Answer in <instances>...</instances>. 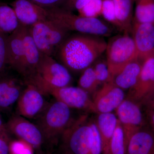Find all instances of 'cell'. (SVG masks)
<instances>
[{
	"label": "cell",
	"instance_id": "34",
	"mask_svg": "<svg viewBox=\"0 0 154 154\" xmlns=\"http://www.w3.org/2000/svg\"><path fill=\"white\" fill-rule=\"evenodd\" d=\"M38 6L45 8L60 7L64 0H30Z\"/></svg>",
	"mask_w": 154,
	"mask_h": 154
},
{
	"label": "cell",
	"instance_id": "8",
	"mask_svg": "<svg viewBox=\"0 0 154 154\" xmlns=\"http://www.w3.org/2000/svg\"><path fill=\"white\" fill-rule=\"evenodd\" d=\"M54 58L42 54L36 73L31 77H37L55 87L71 86L73 79L70 72Z\"/></svg>",
	"mask_w": 154,
	"mask_h": 154
},
{
	"label": "cell",
	"instance_id": "39",
	"mask_svg": "<svg viewBox=\"0 0 154 154\" xmlns=\"http://www.w3.org/2000/svg\"><path fill=\"white\" fill-rule=\"evenodd\" d=\"M0 4H1V3H0Z\"/></svg>",
	"mask_w": 154,
	"mask_h": 154
},
{
	"label": "cell",
	"instance_id": "24",
	"mask_svg": "<svg viewBox=\"0 0 154 154\" xmlns=\"http://www.w3.org/2000/svg\"><path fill=\"white\" fill-rule=\"evenodd\" d=\"M133 22L154 23V0H135Z\"/></svg>",
	"mask_w": 154,
	"mask_h": 154
},
{
	"label": "cell",
	"instance_id": "2",
	"mask_svg": "<svg viewBox=\"0 0 154 154\" xmlns=\"http://www.w3.org/2000/svg\"><path fill=\"white\" fill-rule=\"evenodd\" d=\"M48 19L54 21L70 31L105 37L113 34L115 28L103 19L75 15L59 7L46 8Z\"/></svg>",
	"mask_w": 154,
	"mask_h": 154
},
{
	"label": "cell",
	"instance_id": "5",
	"mask_svg": "<svg viewBox=\"0 0 154 154\" xmlns=\"http://www.w3.org/2000/svg\"><path fill=\"white\" fill-rule=\"evenodd\" d=\"M28 28L41 53L53 57L70 33L48 19L37 22Z\"/></svg>",
	"mask_w": 154,
	"mask_h": 154
},
{
	"label": "cell",
	"instance_id": "12",
	"mask_svg": "<svg viewBox=\"0 0 154 154\" xmlns=\"http://www.w3.org/2000/svg\"><path fill=\"white\" fill-rule=\"evenodd\" d=\"M92 99L97 113H112L124 101L125 94L123 90L111 81L98 89Z\"/></svg>",
	"mask_w": 154,
	"mask_h": 154
},
{
	"label": "cell",
	"instance_id": "13",
	"mask_svg": "<svg viewBox=\"0 0 154 154\" xmlns=\"http://www.w3.org/2000/svg\"><path fill=\"white\" fill-rule=\"evenodd\" d=\"M5 127L7 131L25 141L33 147L40 146L44 140L38 126L18 114L10 118Z\"/></svg>",
	"mask_w": 154,
	"mask_h": 154
},
{
	"label": "cell",
	"instance_id": "35",
	"mask_svg": "<svg viewBox=\"0 0 154 154\" xmlns=\"http://www.w3.org/2000/svg\"><path fill=\"white\" fill-rule=\"evenodd\" d=\"M6 134L7 132L0 134V154H8L10 150L9 146L4 137Z\"/></svg>",
	"mask_w": 154,
	"mask_h": 154
},
{
	"label": "cell",
	"instance_id": "3",
	"mask_svg": "<svg viewBox=\"0 0 154 154\" xmlns=\"http://www.w3.org/2000/svg\"><path fill=\"white\" fill-rule=\"evenodd\" d=\"M44 140L54 142L62 136L74 120L71 108L55 100L46 104L35 119Z\"/></svg>",
	"mask_w": 154,
	"mask_h": 154
},
{
	"label": "cell",
	"instance_id": "38",
	"mask_svg": "<svg viewBox=\"0 0 154 154\" xmlns=\"http://www.w3.org/2000/svg\"><path fill=\"white\" fill-rule=\"evenodd\" d=\"M7 131H8L6 129L5 125L4 124L2 120L0 117V134L6 132Z\"/></svg>",
	"mask_w": 154,
	"mask_h": 154
},
{
	"label": "cell",
	"instance_id": "16",
	"mask_svg": "<svg viewBox=\"0 0 154 154\" xmlns=\"http://www.w3.org/2000/svg\"><path fill=\"white\" fill-rule=\"evenodd\" d=\"M26 83L23 78L9 75H0V109H7L17 102Z\"/></svg>",
	"mask_w": 154,
	"mask_h": 154
},
{
	"label": "cell",
	"instance_id": "27",
	"mask_svg": "<svg viewBox=\"0 0 154 154\" xmlns=\"http://www.w3.org/2000/svg\"><path fill=\"white\" fill-rule=\"evenodd\" d=\"M101 16L103 20L112 25L118 30V25L116 19L115 6L113 0H102Z\"/></svg>",
	"mask_w": 154,
	"mask_h": 154
},
{
	"label": "cell",
	"instance_id": "36",
	"mask_svg": "<svg viewBox=\"0 0 154 154\" xmlns=\"http://www.w3.org/2000/svg\"><path fill=\"white\" fill-rule=\"evenodd\" d=\"M146 113L149 124L151 128L152 131L154 133V110L147 108Z\"/></svg>",
	"mask_w": 154,
	"mask_h": 154
},
{
	"label": "cell",
	"instance_id": "33",
	"mask_svg": "<svg viewBox=\"0 0 154 154\" xmlns=\"http://www.w3.org/2000/svg\"><path fill=\"white\" fill-rule=\"evenodd\" d=\"M92 0H64L60 8L65 11L73 13L83 8Z\"/></svg>",
	"mask_w": 154,
	"mask_h": 154
},
{
	"label": "cell",
	"instance_id": "31",
	"mask_svg": "<svg viewBox=\"0 0 154 154\" xmlns=\"http://www.w3.org/2000/svg\"><path fill=\"white\" fill-rule=\"evenodd\" d=\"M33 147L30 144L20 139L12 142L9 149L12 154H33Z\"/></svg>",
	"mask_w": 154,
	"mask_h": 154
},
{
	"label": "cell",
	"instance_id": "19",
	"mask_svg": "<svg viewBox=\"0 0 154 154\" xmlns=\"http://www.w3.org/2000/svg\"><path fill=\"white\" fill-rule=\"evenodd\" d=\"M145 127L130 138L126 154H154V133Z\"/></svg>",
	"mask_w": 154,
	"mask_h": 154
},
{
	"label": "cell",
	"instance_id": "18",
	"mask_svg": "<svg viewBox=\"0 0 154 154\" xmlns=\"http://www.w3.org/2000/svg\"><path fill=\"white\" fill-rule=\"evenodd\" d=\"M23 39L25 48V60L24 73L22 78L25 80L35 74L42 54L33 41L27 26H25L24 27Z\"/></svg>",
	"mask_w": 154,
	"mask_h": 154
},
{
	"label": "cell",
	"instance_id": "1",
	"mask_svg": "<svg viewBox=\"0 0 154 154\" xmlns=\"http://www.w3.org/2000/svg\"><path fill=\"white\" fill-rule=\"evenodd\" d=\"M107 45V42L102 36L79 33L70 34L54 57L70 73H82L101 57Z\"/></svg>",
	"mask_w": 154,
	"mask_h": 154
},
{
	"label": "cell",
	"instance_id": "32",
	"mask_svg": "<svg viewBox=\"0 0 154 154\" xmlns=\"http://www.w3.org/2000/svg\"><path fill=\"white\" fill-rule=\"evenodd\" d=\"M8 35L0 33V75L5 72L7 61V38Z\"/></svg>",
	"mask_w": 154,
	"mask_h": 154
},
{
	"label": "cell",
	"instance_id": "28",
	"mask_svg": "<svg viewBox=\"0 0 154 154\" xmlns=\"http://www.w3.org/2000/svg\"><path fill=\"white\" fill-rule=\"evenodd\" d=\"M93 66L96 79L99 85L112 81L110 72L106 60H97Z\"/></svg>",
	"mask_w": 154,
	"mask_h": 154
},
{
	"label": "cell",
	"instance_id": "22",
	"mask_svg": "<svg viewBox=\"0 0 154 154\" xmlns=\"http://www.w3.org/2000/svg\"><path fill=\"white\" fill-rule=\"evenodd\" d=\"M117 122L118 119L114 113H98L95 122L102 141V151L113 136Z\"/></svg>",
	"mask_w": 154,
	"mask_h": 154
},
{
	"label": "cell",
	"instance_id": "14",
	"mask_svg": "<svg viewBox=\"0 0 154 154\" xmlns=\"http://www.w3.org/2000/svg\"><path fill=\"white\" fill-rule=\"evenodd\" d=\"M139 60L154 56V23L133 22L131 33Z\"/></svg>",
	"mask_w": 154,
	"mask_h": 154
},
{
	"label": "cell",
	"instance_id": "20",
	"mask_svg": "<svg viewBox=\"0 0 154 154\" xmlns=\"http://www.w3.org/2000/svg\"><path fill=\"white\" fill-rule=\"evenodd\" d=\"M143 62L136 59L131 62L113 77L116 85L123 91L131 89L136 84L140 75Z\"/></svg>",
	"mask_w": 154,
	"mask_h": 154
},
{
	"label": "cell",
	"instance_id": "7",
	"mask_svg": "<svg viewBox=\"0 0 154 154\" xmlns=\"http://www.w3.org/2000/svg\"><path fill=\"white\" fill-rule=\"evenodd\" d=\"M88 114L74 119L61 137L71 154H88L92 130Z\"/></svg>",
	"mask_w": 154,
	"mask_h": 154
},
{
	"label": "cell",
	"instance_id": "21",
	"mask_svg": "<svg viewBox=\"0 0 154 154\" xmlns=\"http://www.w3.org/2000/svg\"><path fill=\"white\" fill-rule=\"evenodd\" d=\"M120 33H130L132 30L135 0H113Z\"/></svg>",
	"mask_w": 154,
	"mask_h": 154
},
{
	"label": "cell",
	"instance_id": "37",
	"mask_svg": "<svg viewBox=\"0 0 154 154\" xmlns=\"http://www.w3.org/2000/svg\"><path fill=\"white\" fill-rule=\"evenodd\" d=\"M146 105L148 108L154 110V95Z\"/></svg>",
	"mask_w": 154,
	"mask_h": 154
},
{
	"label": "cell",
	"instance_id": "17",
	"mask_svg": "<svg viewBox=\"0 0 154 154\" xmlns=\"http://www.w3.org/2000/svg\"><path fill=\"white\" fill-rule=\"evenodd\" d=\"M19 23L30 27L33 24L48 19L47 9L30 0H14L11 4Z\"/></svg>",
	"mask_w": 154,
	"mask_h": 154
},
{
	"label": "cell",
	"instance_id": "6",
	"mask_svg": "<svg viewBox=\"0 0 154 154\" xmlns=\"http://www.w3.org/2000/svg\"><path fill=\"white\" fill-rule=\"evenodd\" d=\"M106 61L111 79L128 64L138 59L137 51L131 34L121 33L107 42Z\"/></svg>",
	"mask_w": 154,
	"mask_h": 154
},
{
	"label": "cell",
	"instance_id": "9",
	"mask_svg": "<svg viewBox=\"0 0 154 154\" xmlns=\"http://www.w3.org/2000/svg\"><path fill=\"white\" fill-rule=\"evenodd\" d=\"M154 95V56L143 62L136 84L128 90L126 99L141 106L146 105Z\"/></svg>",
	"mask_w": 154,
	"mask_h": 154
},
{
	"label": "cell",
	"instance_id": "25",
	"mask_svg": "<svg viewBox=\"0 0 154 154\" xmlns=\"http://www.w3.org/2000/svg\"><path fill=\"white\" fill-rule=\"evenodd\" d=\"M127 143L121 125L118 119L113 136L102 154H126Z\"/></svg>",
	"mask_w": 154,
	"mask_h": 154
},
{
	"label": "cell",
	"instance_id": "4",
	"mask_svg": "<svg viewBox=\"0 0 154 154\" xmlns=\"http://www.w3.org/2000/svg\"><path fill=\"white\" fill-rule=\"evenodd\" d=\"M32 83L45 96L50 95L55 100L64 103L70 108L97 113L90 95L79 87L72 86L58 87L51 85L39 78L33 76L25 80Z\"/></svg>",
	"mask_w": 154,
	"mask_h": 154
},
{
	"label": "cell",
	"instance_id": "23",
	"mask_svg": "<svg viewBox=\"0 0 154 154\" xmlns=\"http://www.w3.org/2000/svg\"><path fill=\"white\" fill-rule=\"evenodd\" d=\"M19 24L12 7L0 4V33L11 34L18 28Z\"/></svg>",
	"mask_w": 154,
	"mask_h": 154
},
{
	"label": "cell",
	"instance_id": "10",
	"mask_svg": "<svg viewBox=\"0 0 154 154\" xmlns=\"http://www.w3.org/2000/svg\"><path fill=\"white\" fill-rule=\"evenodd\" d=\"M140 106L136 102L125 98L115 110L116 116L123 130L127 146L133 135L145 126Z\"/></svg>",
	"mask_w": 154,
	"mask_h": 154
},
{
	"label": "cell",
	"instance_id": "11",
	"mask_svg": "<svg viewBox=\"0 0 154 154\" xmlns=\"http://www.w3.org/2000/svg\"><path fill=\"white\" fill-rule=\"evenodd\" d=\"M25 83L17 102V114L26 119H35L47 103L45 99V95L32 83Z\"/></svg>",
	"mask_w": 154,
	"mask_h": 154
},
{
	"label": "cell",
	"instance_id": "30",
	"mask_svg": "<svg viewBox=\"0 0 154 154\" xmlns=\"http://www.w3.org/2000/svg\"><path fill=\"white\" fill-rule=\"evenodd\" d=\"M90 124L92 133L88 154H102V141L97 127L95 124V121L91 120Z\"/></svg>",
	"mask_w": 154,
	"mask_h": 154
},
{
	"label": "cell",
	"instance_id": "26",
	"mask_svg": "<svg viewBox=\"0 0 154 154\" xmlns=\"http://www.w3.org/2000/svg\"><path fill=\"white\" fill-rule=\"evenodd\" d=\"M99 86L93 66L82 72L78 82V87L86 91L89 95L93 96L98 90Z\"/></svg>",
	"mask_w": 154,
	"mask_h": 154
},
{
	"label": "cell",
	"instance_id": "29",
	"mask_svg": "<svg viewBox=\"0 0 154 154\" xmlns=\"http://www.w3.org/2000/svg\"><path fill=\"white\" fill-rule=\"evenodd\" d=\"M102 0H92L87 5L78 11L79 15L88 18H99L102 13Z\"/></svg>",
	"mask_w": 154,
	"mask_h": 154
},
{
	"label": "cell",
	"instance_id": "15",
	"mask_svg": "<svg viewBox=\"0 0 154 154\" xmlns=\"http://www.w3.org/2000/svg\"><path fill=\"white\" fill-rule=\"evenodd\" d=\"M24 27V25L20 23L18 28L8 36L7 44L8 65L17 72L22 78L24 75L25 60Z\"/></svg>",
	"mask_w": 154,
	"mask_h": 154
}]
</instances>
